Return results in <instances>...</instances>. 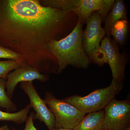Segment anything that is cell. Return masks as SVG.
Wrapping results in <instances>:
<instances>
[{"label":"cell","instance_id":"1","mask_svg":"<svg viewBox=\"0 0 130 130\" xmlns=\"http://www.w3.org/2000/svg\"><path fill=\"white\" fill-rule=\"evenodd\" d=\"M78 20L74 12L44 6L38 0H0V46L40 72L58 74L49 45L67 36Z\"/></svg>","mask_w":130,"mask_h":130},{"label":"cell","instance_id":"2","mask_svg":"<svg viewBox=\"0 0 130 130\" xmlns=\"http://www.w3.org/2000/svg\"><path fill=\"white\" fill-rule=\"evenodd\" d=\"M84 23L79 19L76 27L67 36L53 41L48 46L50 53L57 60L58 74L68 66L86 69L91 61L85 51L82 41Z\"/></svg>","mask_w":130,"mask_h":130},{"label":"cell","instance_id":"3","mask_svg":"<svg viewBox=\"0 0 130 130\" xmlns=\"http://www.w3.org/2000/svg\"><path fill=\"white\" fill-rule=\"evenodd\" d=\"M123 88V81L112 79L109 86L94 91L88 95H73L63 100L86 114L104 109Z\"/></svg>","mask_w":130,"mask_h":130},{"label":"cell","instance_id":"4","mask_svg":"<svg viewBox=\"0 0 130 130\" xmlns=\"http://www.w3.org/2000/svg\"><path fill=\"white\" fill-rule=\"evenodd\" d=\"M44 101L55 119L54 128L72 129L86 114L73 105L56 98L50 91L44 96Z\"/></svg>","mask_w":130,"mask_h":130},{"label":"cell","instance_id":"5","mask_svg":"<svg viewBox=\"0 0 130 130\" xmlns=\"http://www.w3.org/2000/svg\"><path fill=\"white\" fill-rule=\"evenodd\" d=\"M102 129L124 130L130 127V102L129 100H112L104 109Z\"/></svg>","mask_w":130,"mask_h":130},{"label":"cell","instance_id":"6","mask_svg":"<svg viewBox=\"0 0 130 130\" xmlns=\"http://www.w3.org/2000/svg\"><path fill=\"white\" fill-rule=\"evenodd\" d=\"M101 47L106 55L108 64L111 70L113 79L123 81L126 66L128 62L126 54L121 53L115 41L105 36L101 42Z\"/></svg>","mask_w":130,"mask_h":130},{"label":"cell","instance_id":"7","mask_svg":"<svg viewBox=\"0 0 130 130\" xmlns=\"http://www.w3.org/2000/svg\"><path fill=\"white\" fill-rule=\"evenodd\" d=\"M20 87L28 95L30 101L29 105L36 112L33 119H38L41 122H43L49 130H53L55 127L54 116L44 100L38 94L32 81L22 82Z\"/></svg>","mask_w":130,"mask_h":130},{"label":"cell","instance_id":"8","mask_svg":"<svg viewBox=\"0 0 130 130\" xmlns=\"http://www.w3.org/2000/svg\"><path fill=\"white\" fill-rule=\"evenodd\" d=\"M102 23V21L97 11L94 12L87 20L86 28L83 31V45L89 59L93 51L100 47V43L106 36Z\"/></svg>","mask_w":130,"mask_h":130},{"label":"cell","instance_id":"9","mask_svg":"<svg viewBox=\"0 0 130 130\" xmlns=\"http://www.w3.org/2000/svg\"><path fill=\"white\" fill-rule=\"evenodd\" d=\"M48 78L47 76L42 74L36 68L28 65H22L8 74L6 82L7 94L11 99L19 83L35 80L44 82L47 81Z\"/></svg>","mask_w":130,"mask_h":130},{"label":"cell","instance_id":"10","mask_svg":"<svg viewBox=\"0 0 130 130\" xmlns=\"http://www.w3.org/2000/svg\"><path fill=\"white\" fill-rule=\"evenodd\" d=\"M126 19H127L126 11L124 1H115L113 6L104 22L105 24L103 28L106 32V37L111 39L110 31L113 26L119 20Z\"/></svg>","mask_w":130,"mask_h":130},{"label":"cell","instance_id":"11","mask_svg":"<svg viewBox=\"0 0 130 130\" xmlns=\"http://www.w3.org/2000/svg\"><path fill=\"white\" fill-rule=\"evenodd\" d=\"M105 115L104 109L92 112L85 115L73 130H100L102 129Z\"/></svg>","mask_w":130,"mask_h":130},{"label":"cell","instance_id":"12","mask_svg":"<svg viewBox=\"0 0 130 130\" xmlns=\"http://www.w3.org/2000/svg\"><path fill=\"white\" fill-rule=\"evenodd\" d=\"M103 3V0H81L77 16L84 24H86L90 16L94 12L99 11Z\"/></svg>","mask_w":130,"mask_h":130},{"label":"cell","instance_id":"13","mask_svg":"<svg viewBox=\"0 0 130 130\" xmlns=\"http://www.w3.org/2000/svg\"><path fill=\"white\" fill-rule=\"evenodd\" d=\"M40 2L44 6L73 12L77 14L80 7L81 0H44L40 1Z\"/></svg>","mask_w":130,"mask_h":130},{"label":"cell","instance_id":"14","mask_svg":"<svg viewBox=\"0 0 130 130\" xmlns=\"http://www.w3.org/2000/svg\"><path fill=\"white\" fill-rule=\"evenodd\" d=\"M129 24L127 19L117 21L111 29L110 36L113 37L117 44L122 46L125 44L128 37Z\"/></svg>","mask_w":130,"mask_h":130},{"label":"cell","instance_id":"15","mask_svg":"<svg viewBox=\"0 0 130 130\" xmlns=\"http://www.w3.org/2000/svg\"><path fill=\"white\" fill-rule=\"evenodd\" d=\"M31 108L30 105H28L19 111L16 112H4L0 109V121H11L17 124H22L26 121L28 113Z\"/></svg>","mask_w":130,"mask_h":130},{"label":"cell","instance_id":"16","mask_svg":"<svg viewBox=\"0 0 130 130\" xmlns=\"http://www.w3.org/2000/svg\"><path fill=\"white\" fill-rule=\"evenodd\" d=\"M6 82V79L0 78V106L5 108L8 112L15 111L17 106L7 94Z\"/></svg>","mask_w":130,"mask_h":130},{"label":"cell","instance_id":"17","mask_svg":"<svg viewBox=\"0 0 130 130\" xmlns=\"http://www.w3.org/2000/svg\"><path fill=\"white\" fill-rule=\"evenodd\" d=\"M24 64H25L23 60H0V78L6 79L9 73Z\"/></svg>","mask_w":130,"mask_h":130},{"label":"cell","instance_id":"18","mask_svg":"<svg viewBox=\"0 0 130 130\" xmlns=\"http://www.w3.org/2000/svg\"><path fill=\"white\" fill-rule=\"evenodd\" d=\"M90 59L91 62L99 66H102L105 63L108 64L106 55L101 47L93 51Z\"/></svg>","mask_w":130,"mask_h":130},{"label":"cell","instance_id":"19","mask_svg":"<svg viewBox=\"0 0 130 130\" xmlns=\"http://www.w3.org/2000/svg\"><path fill=\"white\" fill-rule=\"evenodd\" d=\"M0 59H7L8 60L16 61H24L21 56L19 54L11 50L1 46H0Z\"/></svg>","mask_w":130,"mask_h":130},{"label":"cell","instance_id":"20","mask_svg":"<svg viewBox=\"0 0 130 130\" xmlns=\"http://www.w3.org/2000/svg\"><path fill=\"white\" fill-rule=\"evenodd\" d=\"M115 1L114 0H103L102 7L97 11L102 21V23H104L106 17L112 9Z\"/></svg>","mask_w":130,"mask_h":130},{"label":"cell","instance_id":"21","mask_svg":"<svg viewBox=\"0 0 130 130\" xmlns=\"http://www.w3.org/2000/svg\"><path fill=\"white\" fill-rule=\"evenodd\" d=\"M34 112H31L29 116H28L25 121V128L24 130H38L34 125L33 123V117L35 115ZM13 130H16L12 128Z\"/></svg>","mask_w":130,"mask_h":130},{"label":"cell","instance_id":"22","mask_svg":"<svg viewBox=\"0 0 130 130\" xmlns=\"http://www.w3.org/2000/svg\"><path fill=\"white\" fill-rule=\"evenodd\" d=\"M0 130H11L7 125L0 127Z\"/></svg>","mask_w":130,"mask_h":130},{"label":"cell","instance_id":"23","mask_svg":"<svg viewBox=\"0 0 130 130\" xmlns=\"http://www.w3.org/2000/svg\"><path fill=\"white\" fill-rule=\"evenodd\" d=\"M53 130H73L72 129H68V128H54Z\"/></svg>","mask_w":130,"mask_h":130},{"label":"cell","instance_id":"24","mask_svg":"<svg viewBox=\"0 0 130 130\" xmlns=\"http://www.w3.org/2000/svg\"><path fill=\"white\" fill-rule=\"evenodd\" d=\"M124 130H130V127H128V128H126V129Z\"/></svg>","mask_w":130,"mask_h":130},{"label":"cell","instance_id":"25","mask_svg":"<svg viewBox=\"0 0 130 130\" xmlns=\"http://www.w3.org/2000/svg\"><path fill=\"white\" fill-rule=\"evenodd\" d=\"M100 130H108V129H101Z\"/></svg>","mask_w":130,"mask_h":130}]
</instances>
